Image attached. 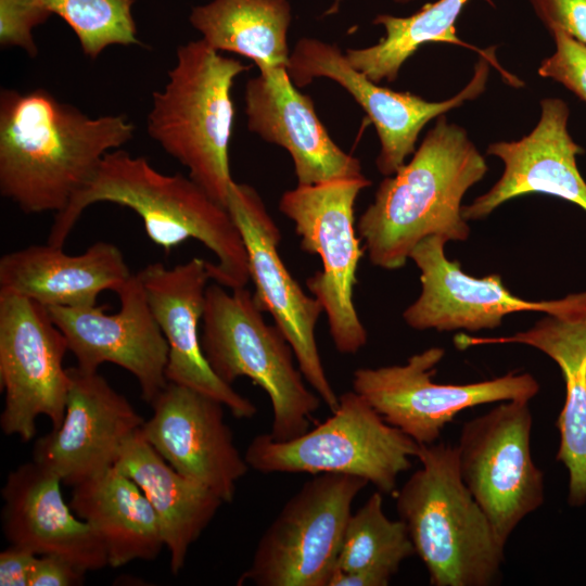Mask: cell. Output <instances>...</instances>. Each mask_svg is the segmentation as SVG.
I'll return each instance as SVG.
<instances>
[{
	"mask_svg": "<svg viewBox=\"0 0 586 586\" xmlns=\"http://www.w3.org/2000/svg\"><path fill=\"white\" fill-rule=\"evenodd\" d=\"M418 450L417 442L387 423L352 390L339 396L330 418L293 440L256 435L244 458L250 469L265 474H347L365 479L382 494H392Z\"/></svg>",
	"mask_w": 586,
	"mask_h": 586,
	"instance_id": "7",
	"label": "cell"
},
{
	"mask_svg": "<svg viewBox=\"0 0 586 586\" xmlns=\"http://www.w3.org/2000/svg\"><path fill=\"white\" fill-rule=\"evenodd\" d=\"M343 1L345 0H333L330 8L324 12V14L326 15L335 14L339 11L340 5Z\"/></svg>",
	"mask_w": 586,
	"mask_h": 586,
	"instance_id": "37",
	"label": "cell"
},
{
	"mask_svg": "<svg viewBox=\"0 0 586 586\" xmlns=\"http://www.w3.org/2000/svg\"><path fill=\"white\" fill-rule=\"evenodd\" d=\"M50 15L40 0H0L1 47H17L36 56L38 49L33 30Z\"/></svg>",
	"mask_w": 586,
	"mask_h": 586,
	"instance_id": "32",
	"label": "cell"
},
{
	"mask_svg": "<svg viewBox=\"0 0 586 586\" xmlns=\"http://www.w3.org/2000/svg\"><path fill=\"white\" fill-rule=\"evenodd\" d=\"M37 558L34 551L10 544L0 553V585L30 586Z\"/></svg>",
	"mask_w": 586,
	"mask_h": 586,
	"instance_id": "35",
	"label": "cell"
},
{
	"mask_svg": "<svg viewBox=\"0 0 586 586\" xmlns=\"http://www.w3.org/2000/svg\"><path fill=\"white\" fill-rule=\"evenodd\" d=\"M417 458L421 468L398 491L396 510L430 584H495L505 546L461 477L456 445L419 444Z\"/></svg>",
	"mask_w": 586,
	"mask_h": 586,
	"instance_id": "4",
	"label": "cell"
},
{
	"mask_svg": "<svg viewBox=\"0 0 586 586\" xmlns=\"http://www.w3.org/2000/svg\"><path fill=\"white\" fill-rule=\"evenodd\" d=\"M227 208L246 250L255 303L271 315L290 343L305 381L332 412L339 396L327 377L315 334L322 306L303 291L280 257V229L257 190L233 180Z\"/></svg>",
	"mask_w": 586,
	"mask_h": 586,
	"instance_id": "14",
	"label": "cell"
},
{
	"mask_svg": "<svg viewBox=\"0 0 586 586\" xmlns=\"http://www.w3.org/2000/svg\"><path fill=\"white\" fill-rule=\"evenodd\" d=\"M391 577L374 571L342 572L335 570L329 586H386Z\"/></svg>",
	"mask_w": 586,
	"mask_h": 586,
	"instance_id": "36",
	"label": "cell"
},
{
	"mask_svg": "<svg viewBox=\"0 0 586 586\" xmlns=\"http://www.w3.org/2000/svg\"><path fill=\"white\" fill-rule=\"evenodd\" d=\"M454 342L459 349L524 344L539 349L559 366L565 383V400L556 422L560 432L556 459L569 471V504L583 506L586 502V317L547 315L531 329L513 335L476 337L459 333Z\"/></svg>",
	"mask_w": 586,
	"mask_h": 586,
	"instance_id": "24",
	"label": "cell"
},
{
	"mask_svg": "<svg viewBox=\"0 0 586 586\" xmlns=\"http://www.w3.org/2000/svg\"><path fill=\"white\" fill-rule=\"evenodd\" d=\"M368 484L333 473L305 482L264 532L237 584L329 586L353 501Z\"/></svg>",
	"mask_w": 586,
	"mask_h": 586,
	"instance_id": "9",
	"label": "cell"
},
{
	"mask_svg": "<svg viewBox=\"0 0 586 586\" xmlns=\"http://www.w3.org/2000/svg\"><path fill=\"white\" fill-rule=\"evenodd\" d=\"M468 1L437 0L405 17L378 14L372 23L381 25L385 35L375 44L346 49V59L371 80L393 82L403 65L424 43L445 42L469 47L457 37L455 28Z\"/></svg>",
	"mask_w": 586,
	"mask_h": 586,
	"instance_id": "28",
	"label": "cell"
},
{
	"mask_svg": "<svg viewBox=\"0 0 586 586\" xmlns=\"http://www.w3.org/2000/svg\"><path fill=\"white\" fill-rule=\"evenodd\" d=\"M75 33L81 51L97 59L114 44H139L131 8L135 0H40Z\"/></svg>",
	"mask_w": 586,
	"mask_h": 586,
	"instance_id": "30",
	"label": "cell"
},
{
	"mask_svg": "<svg viewBox=\"0 0 586 586\" xmlns=\"http://www.w3.org/2000/svg\"><path fill=\"white\" fill-rule=\"evenodd\" d=\"M569 117L562 99L545 98L539 120L530 133L491 143L486 153L502 162V174L486 193L462 206L463 218H485L505 202L531 193L557 196L586 211V182L576 164L584 149L569 132Z\"/></svg>",
	"mask_w": 586,
	"mask_h": 586,
	"instance_id": "20",
	"label": "cell"
},
{
	"mask_svg": "<svg viewBox=\"0 0 586 586\" xmlns=\"http://www.w3.org/2000/svg\"><path fill=\"white\" fill-rule=\"evenodd\" d=\"M548 28L561 29L586 43V0H528Z\"/></svg>",
	"mask_w": 586,
	"mask_h": 586,
	"instance_id": "33",
	"label": "cell"
},
{
	"mask_svg": "<svg viewBox=\"0 0 586 586\" xmlns=\"http://www.w3.org/2000/svg\"><path fill=\"white\" fill-rule=\"evenodd\" d=\"M209 264L200 257L174 267L153 263L138 275L168 345L167 381L220 402L237 419H251L255 404L214 372L202 349L199 324L212 280Z\"/></svg>",
	"mask_w": 586,
	"mask_h": 586,
	"instance_id": "19",
	"label": "cell"
},
{
	"mask_svg": "<svg viewBox=\"0 0 586 586\" xmlns=\"http://www.w3.org/2000/svg\"><path fill=\"white\" fill-rule=\"evenodd\" d=\"M369 186L365 175L297 184L279 201V211L294 224L301 249L321 258L322 269L306 279V286L323 308L334 347L345 355L357 354L368 340L354 304V288L364 255L355 203Z\"/></svg>",
	"mask_w": 586,
	"mask_h": 586,
	"instance_id": "8",
	"label": "cell"
},
{
	"mask_svg": "<svg viewBox=\"0 0 586 586\" xmlns=\"http://www.w3.org/2000/svg\"><path fill=\"white\" fill-rule=\"evenodd\" d=\"M251 69L222 56L203 39L176 50V63L163 90L153 93L148 131L189 177L227 207L233 179L229 165L235 78Z\"/></svg>",
	"mask_w": 586,
	"mask_h": 586,
	"instance_id": "5",
	"label": "cell"
},
{
	"mask_svg": "<svg viewBox=\"0 0 586 586\" xmlns=\"http://www.w3.org/2000/svg\"><path fill=\"white\" fill-rule=\"evenodd\" d=\"M383 494L373 493L352 512L339 553L336 570L374 571L393 577L404 560L416 555L406 524L383 510Z\"/></svg>",
	"mask_w": 586,
	"mask_h": 586,
	"instance_id": "29",
	"label": "cell"
},
{
	"mask_svg": "<svg viewBox=\"0 0 586 586\" xmlns=\"http://www.w3.org/2000/svg\"><path fill=\"white\" fill-rule=\"evenodd\" d=\"M442 347L410 356L404 365L359 368L353 391L361 395L391 425L418 444H433L462 410L497 402L531 400L539 384L530 373L508 372L469 384H441L432 378L443 359Z\"/></svg>",
	"mask_w": 586,
	"mask_h": 586,
	"instance_id": "12",
	"label": "cell"
},
{
	"mask_svg": "<svg viewBox=\"0 0 586 586\" xmlns=\"http://www.w3.org/2000/svg\"><path fill=\"white\" fill-rule=\"evenodd\" d=\"M201 328L205 358L222 381L232 385L246 377L267 393L275 441L310 429L322 400L306 386L290 343L278 326L264 320L251 291L244 286L229 293L216 282L208 284Z\"/></svg>",
	"mask_w": 586,
	"mask_h": 586,
	"instance_id": "6",
	"label": "cell"
},
{
	"mask_svg": "<svg viewBox=\"0 0 586 586\" xmlns=\"http://www.w3.org/2000/svg\"><path fill=\"white\" fill-rule=\"evenodd\" d=\"M61 479L31 460L12 470L1 496L2 530L10 544L61 556L85 572L109 565L101 538L66 504Z\"/></svg>",
	"mask_w": 586,
	"mask_h": 586,
	"instance_id": "22",
	"label": "cell"
},
{
	"mask_svg": "<svg viewBox=\"0 0 586 586\" xmlns=\"http://www.w3.org/2000/svg\"><path fill=\"white\" fill-rule=\"evenodd\" d=\"M530 400L502 402L463 423L456 445L461 477L506 546L544 502V474L531 450Z\"/></svg>",
	"mask_w": 586,
	"mask_h": 586,
	"instance_id": "10",
	"label": "cell"
},
{
	"mask_svg": "<svg viewBox=\"0 0 586 586\" xmlns=\"http://www.w3.org/2000/svg\"><path fill=\"white\" fill-rule=\"evenodd\" d=\"M209 1V0H208Z\"/></svg>",
	"mask_w": 586,
	"mask_h": 586,
	"instance_id": "39",
	"label": "cell"
},
{
	"mask_svg": "<svg viewBox=\"0 0 586 586\" xmlns=\"http://www.w3.org/2000/svg\"><path fill=\"white\" fill-rule=\"evenodd\" d=\"M489 60L481 58L470 81L454 97L428 101L409 91L382 87L359 72L339 46L318 38L302 37L290 53L288 73L297 88L317 78H328L346 90L367 114L380 142L375 165L383 176L394 175L416 151L426 124L467 101L479 98L486 89Z\"/></svg>",
	"mask_w": 586,
	"mask_h": 586,
	"instance_id": "13",
	"label": "cell"
},
{
	"mask_svg": "<svg viewBox=\"0 0 586 586\" xmlns=\"http://www.w3.org/2000/svg\"><path fill=\"white\" fill-rule=\"evenodd\" d=\"M98 202L132 209L149 239L165 252L190 239L201 242L216 258L209 264L214 282L233 290L250 281L246 250L228 208L189 176L166 175L145 157L111 151L68 206L55 215L48 243L63 247L84 211Z\"/></svg>",
	"mask_w": 586,
	"mask_h": 586,
	"instance_id": "3",
	"label": "cell"
},
{
	"mask_svg": "<svg viewBox=\"0 0 586 586\" xmlns=\"http://www.w3.org/2000/svg\"><path fill=\"white\" fill-rule=\"evenodd\" d=\"M87 572L58 555H39L30 586H77L84 584Z\"/></svg>",
	"mask_w": 586,
	"mask_h": 586,
	"instance_id": "34",
	"label": "cell"
},
{
	"mask_svg": "<svg viewBox=\"0 0 586 586\" xmlns=\"http://www.w3.org/2000/svg\"><path fill=\"white\" fill-rule=\"evenodd\" d=\"M131 276L120 250L104 241L78 255L47 243L12 251L0 259V290L47 308L94 306L102 291L117 293Z\"/></svg>",
	"mask_w": 586,
	"mask_h": 586,
	"instance_id": "23",
	"label": "cell"
},
{
	"mask_svg": "<svg viewBox=\"0 0 586 586\" xmlns=\"http://www.w3.org/2000/svg\"><path fill=\"white\" fill-rule=\"evenodd\" d=\"M69 506L101 538L112 568L154 560L165 547L148 498L114 467L73 486Z\"/></svg>",
	"mask_w": 586,
	"mask_h": 586,
	"instance_id": "26",
	"label": "cell"
},
{
	"mask_svg": "<svg viewBox=\"0 0 586 586\" xmlns=\"http://www.w3.org/2000/svg\"><path fill=\"white\" fill-rule=\"evenodd\" d=\"M140 430L126 442L114 468L135 481L148 498L169 553L170 571L178 574L190 547L224 501L202 483L173 468Z\"/></svg>",
	"mask_w": 586,
	"mask_h": 586,
	"instance_id": "25",
	"label": "cell"
},
{
	"mask_svg": "<svg viewBox=\"0 0 586 586\" xmlns=\"http://www.w3.org/2000/svg\"><path fill=\"white\" fill-rule=\"evenodd\" d=\"M150 405L152 415L140 430L143 437L178 472L231 504L250 467L225 420L226 406L171 382Z\"/></svg>",
	"mask_w": 586,
	"mask_h": 586,
	"instance_id": "18",
	"label": "cell"
},
{
	"mask_svg": "<svg viewBox=\"0 0 586 586\" xmlns=\"http://www.w3.org/2000/svg\"><path fill=\"white\" fill-rule=\"evenodd\" d=\"M397 4H408L415 0H393Z\"/></svg>",
	"mask_w": 586,
	"mask_h": 586,
	"instance_id": "38",
	"label": "cell"
},
{
	"mask_svg": "<svg viewBox=\"0 0 586 586\" xmlns=\"http://www.w3.org/2000/svg\"><path fill=\"white\" fill-rule=\"evenodd\" d=\"M244 102L247 129L290 154L297 184L364 175L360 161L332 140L313 99L298 91L286 68L249 79Z\"/></svg>",
	"mask_w": 586,
	"mask_h": 586,
	"instance_id": "21",
	"label": "cell"
},
{
	"mask_svg": "<svg viewBox=\"0 0 586 586\" xmlns=\"http://www.w3.org/2000/svg\"><path fill=\"white\" fill-rule=\"evenodd\" d=\"M446 241L431 235L419 242L410 257L420 270L421 293L408 306L403 318L416 330L495 329L502 318L517 311H540L560 318L586 317V292L557 301L531 302L517 297L499 275L474 278L449 260Z\"/></svg>",
	"mask_w": 586,
	"mask_h": 586,
	"instance_id": "15",
	"label": "cell"
},
{
	"mask_svg": "<svg viewBox=\"0 0 586 586\" xmlns=\"http://www.w3.org/2000/svg\"><path fill=\"white\" fill-rule=\"evenodd\" d=\"M116 294L120 309L115 314L95 305L48 307V311L79 368L98 371L105 362L119 366L136 378L142 399L151 404L168 384V345L138 272Z\"/></svg>",
	"mask_w": 586,
	"mask_h": 586,
	"instance_id": "16",
	"label": "cell"
},
{
	"mask_svg": "<svg viewBox=\"0 0 586 586\" xmlns=\"http://www.w3.org/2000/svg\"><path fill=\"white\" fill-rule=\"evenodd\" d=\"M67 370L63 421L36 442L33 460L73 487L113 468L144 419L98 371Z\"/></svg>",
	"mask_w": 586,
	"mask_h": 586,
	"instance_id": "17",
	"label": "cell"
},
{
	"mask_svg": "<svg viewBox=\"0 0 586 586\" xmlns=\"http://www.w3.org/2000/svg\"><path fill=\"white\" fill-rule=\"evenodd\" d=\"M487 170L466 129L445 114L438 116L410 161L381 181L358 219L357 231L370 263L396 270L428 237L466 241L470 227L461 201Z\"/></svg>",
	"mask_w": 586,
	"mask_h": 586,
	"instance_id": "2",
	"label": "cell"
},
{
	"mask_svg": "<svg viewBox=\"0 0 586 586\" xmlns=\"http://www.w3.org/2000/svg\"><path fill=\"white\" fill-rule=\"evenodd\" d=\"M133 131L124 115L90 117L40 88L2 89L1 195L27 214H60Z\"/></svg>",
	"mask_w": 586,
	"mask_h": 586,
	"instance_id": "1",
	"label": "cell"
},
{
	"mask_svg": "<svg viewBox=\"0 0 586 586\" xmlns=\"http://www.w3.org/2000/svg\"><path fill=\"white\" fill-rule=\"evenodd\" d=\"M68 351L48 308L34 300L0 290V384L4 405L0 428L27 443L36 419L61 425L69 388L63 360Z\"/></svg>",
	"mask_w": 586,
	"mask_h": 586,
	"instance_id": "11",
	"label": "cell"
},
{
	"mask_svg": "<svg viewBox=\"0 0 586 586\" xmlns=\"http://www.w3.org/2000/svg\"><path fill=\"white\" fill-rule=\"evenodd\" d=\"M189 20L211 48L252 60L259 74L288 67L289 0H209Z\"/></svg>",
	"mask_w": 586,
	"mask_h": 586,
	"instance_id": "27",
	"label": "cell"
},
{
	"mask_svg": "<svg viewBox=\"0 0 586 586\" xmlns=\"http://www.w3.org/2000/svg\"><path fill=\"white\" fill-rule=\"evenodd\" d=\"M550 33L555 52L543 60L538 75L563 85L586 103V43L561 29Z\"/></svg>",
	"mask_w": 586,
	"mask_h": 586,
	"instance_id": "31",
	"label": "cell"
}]
</instances>
